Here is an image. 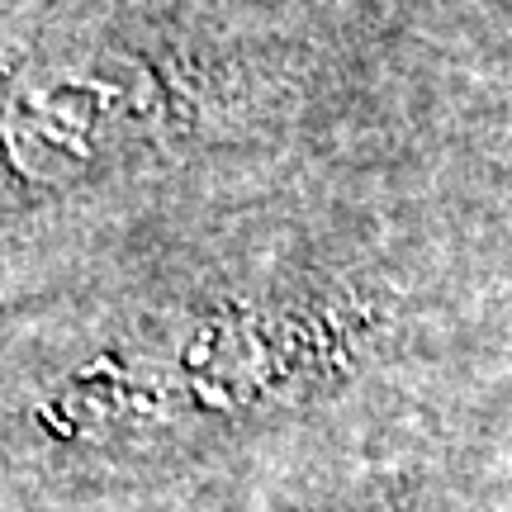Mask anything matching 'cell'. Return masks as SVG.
<instances>
[{"label": "cell", "mask_w": 512, "mask_h": 512, "mask_svg": "<svg viewBox=\"0 0 512 512\" xmlns=\"http://www.w3.org/2000/svg\"><path fill=\"white\" fill-rule=\"evenodd\" d=\"M190 119L185 86L143 57L100 53L15 72L5 91V162L34 190L81 181Z\"/></svg>", "instance_id": "6da1fadb"}]
</instances>
